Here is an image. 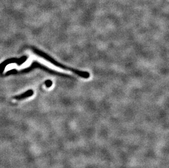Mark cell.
<instances>
[{"mask_svg": "<svg viewBox=\"0 0 169 168\" xmlns=\"http://www.w3.org/2000/svg\"><path fill=\"white\" fill-rule=\"evenodd\" d=\"M35 51L36 53H37V55H38L41 57H42V58H45L46 60L50 62V63H52V64H53L54 65H55V66H57L58 67H60V68H62L63 70L72 72L74 74L78 75L79 77H80L81 78H84V79H88L90 77L89 73H88L87 72L79 70H76V69H74V68H71V67H69L67 66H64L62 64H61L60 63H59V62H58L57 61L54 60L53 58L50 57L49 56H48L46 53H44L40 51L39 50H35Z\"/></svg>", "mask_w": 169, "mask_h": 168, "instance_id": "1", "label": "cell"}, {"mask_svg": "<svg viewBox=\"0 0 169 168\" xmlns=\"http://www.w3.org/2000/svg\"><path fill=\"white\" fill-rule=\"evenodd\" d=\"M46 86H47V87H50V86H52V82L51 81H50V80H48V81H47L46 82Z\"/></svg>", "mask_w": 169, "mask_h": 168, "instance_id": "3", "label": "cell"}, {"mask_svg": "<svg viewBox=\"0 0 169 168\" xmlns=\"http://www.w3.org/2000/svg\"><path fill=\"white\" fill-rule=\"evenodd\" d=\"M33 91L32 90H29L27 92H26L25 93H24L23 94H21L19 96H16L14 97V98L16 99H22L26 98L27 97H29L30 96H32L33 94Z\"/></svg>", "mask_w": 169, "mask_h": 168, "instance_id": "2", "label": "cell"}]
</instances>
